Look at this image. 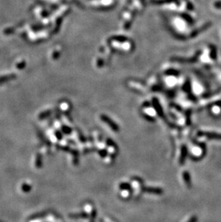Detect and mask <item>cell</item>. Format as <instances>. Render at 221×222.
<instances>
[{
    "mask_svg": "<svg viewBox=\"0 0 221 222\" xmlns=\"http://www.w3.org/2000/svg\"><path fill=\"white\" fill-rule=\"evenodd\" d=\"M102 120H103L104 122L107 123L108 125H109L110 126V127H111L112 129L114 130V131H116V130L117 131V130L119 129H118V127H117V125H116V124H115L114 122H113L112 120H109V118H107L106 116H103V117H102Z\"/></svg>",
    "mask_w": 221,
    "mask_h": 222,
    "instance_id": "cell-1",
    "label": "cell"
},
{
    "mask_svg": "<svg viewBox=\"0 0 221 222\" xmlns=\"http://www.w3.org/2000/svg\"><path fill=\"white\" fill-rule=\"evenodd\" d=\"M202 135L205 136L206 137L210 139H221V134L213 133V132H205V133H202Z\"/></svg>",
    "mask_w": 221,
    "mask_h": 222,
    "instance_id": "cell-2",
    "label": "cell"
}]
</instances>
